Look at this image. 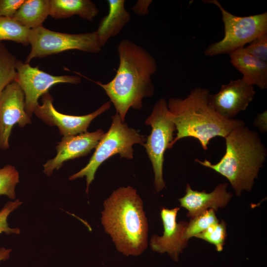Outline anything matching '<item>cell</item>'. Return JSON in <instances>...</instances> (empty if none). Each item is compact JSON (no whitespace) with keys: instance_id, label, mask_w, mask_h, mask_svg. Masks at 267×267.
<instances>
[{"instance_id":"1","label":"cell","mask_w":267,"mask_h":267,"mask_svg":"<svg viewBox=\"0 0 267 267\" xmlns=\"http://www.w3.org/2000/svg\"><path fill=\"white\" fill-rule=\"evenodd\" d=\"M119 65L114 78L106 84L93 81L101 87L123 122L130 108L140 110L142 99L152 96L154 86L151 76L157 70L154 57L133 42L124 39L117 46Z\"/></svg>"},{"instance_id":"2","label":"cell","mask_w":267,"mask_h":267,"mask_svg":"<svg viewBox=\"0 0 267 267\" xmlns=\"http://www.w3.org/2000/svg\"><path fill=\"white\" fill-rule=\"evenodd\" d=\"M210 91L196 87L184 98H171L167 106L177 131L169 146L185 137L198 140L204 150L210 140L217 136L224 138L234 129L245 126L241 120H226L221 117L210 103Z\"/></svg>"},{"instance_id":"3","label":"cell","mask_w":267,"mask_h":267,"mask_svg":"<svg viewBox=\"0 0 267 267\" xmlns=\"http://www.w3.org/2000/svg\"><path fill=\"white\" fill-rule=\"evenodd\" d=\"M103 206L101 223L117 250L127 256L141 254L148 246V224L136 190L130 186L121 187Z\"/></svg>"},{"instance_id":"4","label":"cell","mask_w":267,"mask_h":267,"mask_svg":"<svg viewBox=\"0 0 267 267\" xmlns=\"http://www.w3.org/2000/svg\"><path fill=\"white\" fill-rule=\"evenodd\" d=\"M225 152L219 162L207 159L194 161L226 178L237 196L250 191L267 157L259 134L246 126L232 130L224 137Z\"/></svg>"},{"instance_id":"5","label":"cell","mask_w":267,"mask_h":267,"mask_svg":"<svg viewBox=\"0 0 267 267\" xmlns=\"http://www.w3.org/2000/svg\"><path fill=\"white\" fill-rule=\"evenodd\" d=\"M112 120L109 130L99 141L89 163L69 178L70 180H74L86 176L87 193L94 179L96 170L102 163L117 154H119L121 158L133 159V145L136 143L143 145L146 141V138L138 131L129 128L122 121L119 114L116 113L113 116Z\"/></svg>"},{"instance_id":"6","label":"cell","mask_w":267,"mask_h":267,"mask_svg":"<svg viewBox=\"0 0 267 267\" xmlns=\"http://www.w3.org/2000/svg\"><path fill=\"white\" fill-rule=\"evenodd\" d=\"M218 7L224 24L223 39L209 45L205 50L206 56L230 54L244 47L254 39L267 32V12L250 15H234L224 9L217 0H203Z\"/></svg>"},{"instance_id":"7","label":"cell","mask_w":267,"mask_h":267,"mask_svg":"<svg viewBox=\"0 0 267 267\" xmlns=\"http://www.w3.org/2000/svg\"><path fill=\"white\" fill-rule=\"evenodd\" d=\"M167 104L165 99H159L145 121L146 125L151 126L152 130L143 146L152 163L157 192L166 187L163 176L164 153L173 141L174 132L176 131Z\"/></svg>"},{"instance_id":"8","label":"cell","mask_w":267,"mask_h":267,"mask_svg":"<svg viewBox=\"0 0 267 267\" xmlns=\"http://www.w3.org/2000/svg\"><path fill=\"white\" fill-rule=\"evenodd\" d=\"M31 50L25 63L33 58H43L69 50L98 53L102 50L96 31L80 34L57 32L43 26L30 29Z\"/></svg>"},{"instance_id":"9","label":"cell","mask_w":267,"mask_h":267,"mask_svg":"<svg viewBox=\"0 0 267 267\" xmlns=\"http://www.w3.org/2000/svg\"><path fill=\"white\" fill-rule=\"evenodd\" d=\"M16 78L25 95V109L31 118L39 105L38 99L53 85L58 83L77 84L81 82L79 76H54L40 70L38 67H32L29 63L19 60L16 62Z\"/></svg>"},{"instance_id":"10","label":"cell","mask_w":267,"mask_h":267,"mask_svg":"<svg viewBox=\"0 0 267 267\" xmlns=\"http://www.w3.org/2000/svg\"><path fill=\"white\" fill-rule=\"evenodd\" d=\"M31 123L25 109L24 92L14 81L0 92V148H9V138L15 124L23 127Z\"/></svg>"},{"instance_id":"11","label":"cell","mask_w":267,"mask_h":267,"mask_svg":"<svg viewBox=\"0 0 267 267\" xmlns=\"http://www.w3.org/2000/svg\"><path fill=\"white\" fill-rule=\"evenodd\" d=\"M42 105L39 104L34 113L46 124L57 126L64 136L75 135L87 132L91 122L111 106L110 101H108L91 113L74 116L57 111L53 106V98L48 92L42 95Z\"/></svg>"},{"instance_id":"12","label":"cell","mask_w":267,"mask_h":267,"mask_svg":"<svg viewBox=\"0 0 267 267\" xmlns=\"http://www.w3.org/2000/svg\"><path fill=\"white\" fill-rule=\"evenodd\" d=\"M253 86L242 78L231 80L222 85L220 90L210 94V103L222 118L232 120L238 113L245 110L255 94Z\"/></svg>"},{"instance_id":"13","label":"cell","mask_w":267,"mask_h":267,"mask_svg":"<svg viewBox=\"0 0 267 267\" xmlns=\"http://www.w3.org/2000/svg\"><path fill=\"white\" fill-rule=\"evenodd\" d=\"M179 208L169 209L163 208L160 215L164 232L161 236L153 235L150 245L152 250L160 254L167 253L174 261H178L179 255L187 246L188 240L185 237L188 222H177V216Z\"/></svg>"},{"instance_id":"14","label":"cell","mask_w":267,"mask_h":267,"mask_svg":"<svg viewBox=\"0 0 267 267\" xmlns=\"http://www.w3.org/2000/svg\"><path fill=\"white\" fill-rule=\"evenodd\" d=\"M101 129L94 132H86L75 135L63 136L56 146L57 154L44 165V172L50 176L58 170L65 161L84 156L95 148L104 134Z\"/></svg>"},{"instance_id":"15","label":"cell","mask_w":267,"mask_h":267,"mask_svg":"<svg viewBox=\"0 0 267 267\" xmlns=\"http://www.w3.org/2000/svg\"><path fill=\"white\" fill-rule=\"evenodd\" d=\"M227 186V183L219 184L213 191L207 193L194 190L187 183L185 195L178 199L180 206L188 211L187 216L191 219L208 209L217 211L225 207L232 197V194L226 190Z\"/></svg>"},{"instance_id":"16","label":"cell","mask_w":267,"mask_h":267,"mask_svg":"<svg viewBox=\"0 0 267 267\" xmlns=\"http://www.w3.org/2000/svg\"><path fill=\"white\" fill-rule=\"evenodd\" d=\"M230 62L243 75L242 78L251 85L262 89L267 88V62L259 60L247 53L244 47L230 53Z\"/></svg>"},{"instance_id":"17","label":"cell","mask_w":267,"mask_h":267,"mask_svg":"<svg viewBox=\"0 0 267 267\" xmlns=\"http://www.w3.org/2000/svg\"><path fill=\"white\" fill-rule=\"evenodd\" d=\"M108 13L101 20L96 31L102 47L111 38L118 35L131 20L124 0H108Z\"/></svg>"},{"instance_id":"18","label":"cell","mask_w":267,"mask_h":267,"mask_svg":"<svg viewBox=\"0 0 267 267\" xmlns=\"http://www.w3.org/2000/svg\"><path fill=\"white\" fill-rule=\"evenodd\" d=\"M49 15L55 19L76 15L91 21L99 12L96 4L89 0H49Z\"/></svg>"},{"instance_id":"19","label":"cell","mask_w":267,"mask_h":267,"mask_svg":"<svg viewBox=\"0 0 267 267\" xmlns=\"http://www.w3.org/2000/svg\"><path fill=\"white\" fill-rule=\"evenodd\" d=\"M49 0H24L12 18L29 29L42 26L49 15Z\"/></svg>"},{"instance_id":"20","label":"cell","mask_w":267,"mask_h":267,"mask_svg":"<svg viewBox=\"0 0 267 267\" xmlns=\"http://www.w3.org/2000/svg\"><path fill=\"white\" fill-rule=\"evenodd\" d=\"M30 31L13 18L0 17V42L10 41L27 46L29 44Z\"/></svg>"},{"instance_id":"21","label":"cell","mask_w":267,"mask_h":267,"mask_svg":"<svg viewBox=\"0 0 267 267\" xmlns=\"http://www.w3.org/2000/svg\"><path fill=\"white\" fill-rule=\"evenodd\" d=\"M17 59L4 44L0 42V91L16 78Z\"/></svg>"},{"instance_id":"22","label":"cell","mask_w":267,"mask_h":267,"mask_svg":"<svg viewBox=\"0 0 267 267\" xmlns=\"http://www.w3.org/2000/svg\"><path fill=\"white\" fill-rule=\"evenodd\" d=\"M215 211L208 209L200 215L192 218L187 223L185 237L188 240L205 231L211 225L219 222Z\"/></svg>"},{"instance_id":"23","label":"cell","mask_w":267,"mask_h":267,"mask_svg":"<svg viewBox=\"0 0 267 267\" xmlns=\"http://www.w3.org/2000/svg\"><path fill=\"white\" fill-rule=\"evenodd\" d=\"M226 236V223L222 221L221 222H219L211 225L205 231L194 237L214 245L216 250L221 252L223 250Z\"/></svg>"},{"instance_id":"24","label":"cell","mask_w":267,"mask_h":267,"mask_svg":"<svg viewBox=\"0 0 267 267\" xmlns=\"http://www.w3.org/2000/svg\"><path fill=\"white\" fill-rule=\"evenodd\" d=\"M19 182V173L14 167L8 165L0 169V195L15 199V188Z\"/></svg>"},{"instance_id":"25","label":"cell","mask_w":267,"mask_h":267,"mask_svg":"<svg viewBox=\"0 0 267 267\" xmlns=\"http://www.w3.org/2000/svg\"><path fill=\"white\" fill-rule=\"evenodd\" d=\"M244 49L256 58L267 62V32L254 39Z\"/></svg>"},{"instance_id":"26","label":"cell","mask_w":267,"mask_h":267,"mask_svg":"<svg viewBox=\"0 0 267 267\" xmlns=\"http://www.w3.org/2000/svg\"><path fill=\"white\" fill-rule=\"evenodd\" d=\"M22 204L19 199L14 201H9L5 204L0 211V233L4 232L6 234H19L20 230L18 228H10L7 221L8 215Z\"/></svg>"},{"instance_id":"27","label":"cell","mask_w":267,"mask_h":267,"mask_svg":"<svg viewBox=\"0 0 267 267\" xmlns=\"http://www.w3.org/2000/svg\"><path fill=\"white\" fill-rule=\"evenodd\" d=\"M24 0H0V17L12 18Z\"/></svg>"},{"instance_id":"28","label":"cell","mask_w":267,"mask_h":267,"mask_svg":"<svg viewBox=\"0 0 267 267\" xmlns=\"http://www.w3.org/2000/svg\"><path fill=\"white\" fill-rule=\"evenodd\" d=\"M151 0H138L132 7V10L137 15L144 16L149 12V7Z\"/></svg>"},{"instance_id":"29","label":"cell","mask_w":267,"mask_h":267,"mask_svg":"<svg viewBox=\"0 0 267 267\" xmlns=\"http://www.w3.org/2000/svg\"><path fill=\"white\" fill-rule=\"evenodd\" d=\"M254 124L261 132L267 131V110L257 115Z\"/></svg>"},{"instance_id":"30","label":"cell","mask_w":267,"mask_h":267,"mask_svg":"<svg viewBox=\"0 0 267 267\" xmlns=\"http://www.w3.org/2000/svg\"><path fill=\"white\" fill-rule=\"evenodd\" d=\"M11 249H5L4 247L0 248V262L6 261L9 257Z\"/></svg>"},{"instance_id":"31","label":"cell","mask_w":267,"mask_h":267,"mask_svg":"<svg viewBox=\"0 0 267 267\" xmlns=\"http://www.w3.org/2000/svg\"></svg>"}]
</instances>
